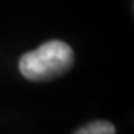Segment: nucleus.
<instances>
[{
    "label": "nucleus",
    "instance_id": "obj_1",
    "mask_svg": "<svg viewBox=\"0 0 134 134\" xmlns=\"http://www.w3.org/2000/svg\"><path fill=\"white\" fill-rule=\"evenodd\" d=\"M74 63L73 49L63 41H49L27 52L20 60V73L34 82L60 78Z\"/></svg>",
    "mask_w": 134,
    "mask_h": 134
},
{
    "label": "nucleus",
    "instance_id": "obj_2",
    "mask_svg": "<svg viewBox=\"0 0 134 134\" xmlns=\"http://www.w3.org/2000/svg\"><path fill=\"white\" fill-rule=\"evenodd\" d=\"M76 134H113L116 132L115 126L108 121H103V120H97V121H92L86 126L79 128L74 131Z\"/></svg>",
    "mask_w": 134,
    "mask_h": 134
}]
</instances>
